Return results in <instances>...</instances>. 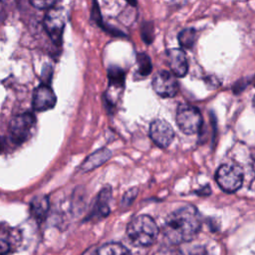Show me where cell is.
I'll return each mask as SVG.
<instances>
[{
  "instance_id": "8992f818",
  "label": "cell",
  "mask_w": 255,
  "mask_h": 255,
  "mask_svg": "<svg viewBox=\"0 0 255 255\" xmlns=\"http://www.w3.org/2000/svg\"><path fill=\"white\" fill-rule=\"evenodd\" d=\"M68 14L64 7H53L48 10L44 18V27L55 45L62 44L63 31Z\"/></svg>"
},
{
  "instance_id": "ffe728a7",
  "label": "cell",
  "mask_w": 255,
  "mask_h": 255,
  "mask_svg": "<svg viewBox=\"0 0 255 255\" xmlns=\"http://www.w3.org/2000/svg\"><path fill=\"white\" fill-rule=\"evenodd\" d=\"M136 194H137V188H131V189L128 190V191L125 193V195H124L123 202H124L125 204H128H128L133 200V198L136 196Z\"/></svg>"
},
{
  "instance_id": "277c9868",
  "label": "cell",
  "mask_w": 255,
  "mask_h": 255,
  "mask_svg": "<svg viewBox=\"0 0 255 255\" xmlns=\"http://www.w3.org/2000/svg\"><path fill=\"white\" fill-rule=\"evenodd\" d=\"M176 124L185 134L198 132L202 126V116L200 111L191 105L180 104L176 110Z\"/></svg>"
},
{
  "instance_id": "52a82bcc",
  "label": "cell",
  "mask_w": 255,
  "mask_h": 255,
  "mask_svg": "<svg viewBox=\"0 0 255 255\" xmlns=\"http://www.w3.org/2000/svg\"><path fill=\"white\" fill-rule=\"evenodd\" d=\"M151 85L154 92L162 98L174 97L178 92V82L174 75L164 70L153 76Z\"/></svg>"
},
{
  "instance_id": "7402d4cb",
  "label": "cell",
  "mask_w": 255,
  "mask_h": 255,
  "mask_svg": "<svg viewBox=\"0 0 255 255\" xmlns=\"http://www.w3.org/2000/svg\"><path fill=\"white\" fill-rule=\"evenodd\" d=\"M253 107H254V109H255V97H254V99H253Z\"/></svg>"
},
{
  "instance_id": "d6986e66",
  "label": "cell",
  "mask_w": 255,
  "mask_h": 255,
  "mask_svg": "<svg viewBox=\"0 0 255 255\" xmlns=\"http://www.w3.org/2000/svg\"><path fill=\"white\" fill-rule=\"evenodd\" d=\"M35 8H38V9H46L48 8L51 9L53 8V6L56 4L55 1H43V0H39V1H31L30 2Z\"/></svg>"
},
{
  "instance_id": "ba28073f",
  "label": "cell",
  "mask_w": 255,
  "mask_h": 255,
  "mask_svg": "<svg viewBox=\"0 0 255 255\" xmlns=\"http://www.w3.org/2000/svg\"><path fill=\"white\" fill-rule=\"evenodd\" d=\"M149 135L159 147H167L174 137V130L170 124L161 119L154 120L149 127Z\"/></svg>"
},
{
  "instance_id": "7a4b0ae2",
  "label": "cell",
  "mask_w": 255,
  "mask_h": 255,
  "mask_svg": "<svg viewBox=\"0 0 255 255\" xmlns=\"http://www.w3.org/2000/svg\"><path fill=\"white\" fill-rule=\"evenodd\" d=\"M127 234L132 244L148 246L156 239L158 227L150 216L141 214L129 221L127 227Z\"/></svg>"
},
{
  "instance_id": "9c48e42d",
  "label": "cell",
  "mask_w": 255,
  "mask_h": 255,
  "mask_svg": "<svg viewBox=\"0 0 255 255\" xmlns=\"http://www.w3.org/2000/svg\"><path fill=\"white\" fill-rule=\"evenodd\" d=\"M57 102L56 95L50 86L47 84L39 85L33 92L32 105L37 112H44L55 107Z\"/></svg>"
},
{
  "instance_id": "3957f363",
  "label": "cell",
  "mask_w": 255,
  "mask_h": 255,
  "mask_svg": "<svg viewBox=\"0 0 255 255\" xmlns=\"http://www.w3.org/2000/svg\"><path fill=\"white\" fill-rule=\"evenodd\" d=\"M242 168L232 162L221 164L215 172V180L219 187L225 192H235L243 183Z\"/></svg>"
},
{
  "instance_id": "7c38bea8",
  "label": "cell",
  "mask_w": 255,
  "mask_h": 255,
  "mask_svg": "<svg viewBox=\"0 0 255 255\" xmlns=\"http://www.w3.org/2000/svg\"><path fill=\"white\" fill-rule=\"evenodd\" d=\"M20 242V234L16 229H13L4 224L1 227V251L5 255L17 247Z\"/></svg>"
},
{
  "instance_id": "8fae6325",
  "label": "cell",
  "mask_w": 255,
  "mask_h": 255,
  "mask_svg": "<svg viewBox=\"0 0 255 255\" xmlns=\"http://www.w3.org/2000/svg\"><path fill=\"white\" fill-rule=\"evenodd\" d=\"M109 91L106 94V100L110 105H115V94L120 95V90H123L125 73L118 67H112L109 69Z\"/></svg>"
},
{
  "instance_id": "e0dca14e",
  "label": "cell",
  "mask_w": 255,
  "mask_h": 255,
  "mask_svg": "<svg viewBox=\"0 0 255 255\" xmlns=\"http://www.w3.org/2000/svg\"><path fill=\"white\" fill-rule=\"evenodd\" d=\"M196 39V31L193 28H186L178 34V43L184 49H190Z\"/></svg>"
},
{
  "instance_id": "ac0fdd59",
  "label": "cell",
  "mask_w": 255,
  "mask_h": 255,
  "mask_svg": "<svg viewBox=\"0 0 255 255\" xmlns=\"http://www.w3.org/2000/svg\"><path fill=\"white\" fill-rule=\"evenodd\" d=\"M137 72L141 76H147L151 72V62L149 57L144 53H138L136 56Z\"/></svg>"
},
{
  "instance_id": "30bf717a",
  "label": "cell",
  "mask_w": 255,
  "mask_h": 255,
  "mask_svg": "<svg viewBox=\"0 0 255 255\" xmlns=\"http://www.w3.org/2000/svg\"><path fill=\"white\" fill-rule=\"evenodd\" d=\"M168 66L176 77H184L188 71V63L183 50L171 48L166 51Z\"/></svg>"
},
{
  "instance_id": "9a60e30c",
  "label": "cell",
  "mask_w": 255,
  "mask_h": 255,
  "mask_svg": "<svg viewBox=\"0 0 255 255\" xmlns=\"http://www.w3.org/2000/svg\"><path fill=\"white\" fill-rule=\"evenodd\" d=\"M112 197V189L111 187L105 186L99 193L98 198H97V203H96V208L97 211L100 213L101 216H106L110 212V207L109 203Z\"/></svg>"
},
{
  "instance_id": "6da1fadb",
  "label": "cell",
  "mask_w": 255,
  "mask_h": 255,
  "mask_svg": "<svg viewBox=\"0 0 255 255\" xmlns=\"http://www.w3.org/2000/svg\"><path fill=\"white\" fill-rule=\"evenodd\" d=\"M201 219L193 205L182 206L171 212L162 227L164 237L172 244L190 241L198 233Z\"/></svg>"
},
{
  "instance_id": "5b68a950",
  "label": "cell",
  "mask_w": 255,
  "mask_h": 255,
  "mask_svg": "<svg viewBox=\"0 0 255 255\" xmlns=\"http://www.w3.org/2000/svg\"><path fill=\"white\" fill-rule=\"evenodd\" d=\"M35 124L36 118L30 112L15 116L9 124V134L12 142L15 144L25 142L31 136Z\"/></svg>"
},
{
  "instance_id": "2e32d148",
  "label": "cell",
  "mask_w": 255,
  "mask_h": 255,
  "mask_svg": "<svg viewBox=\"0 0 255 255\" xmlns=\"http://www.w3.org/2000/svg\"><path fill=\"white\" fill-rule=\"evenodd\" d=\"M96 255H129L128 250L120 243H108L102 246Z\"/></svg>"
},
{
  "instance_id": "5bb4252c",
  "label": "cell",
  "mask_w": 255,
  "mask_h": 255,
  "mask_svg": "<svg viewBox=\"0 0 255 255\" xmlns=\"http://www.w3.org/2000/svg\"><path fill=\"white\" fill-rule=\"evenodd\" d=\"M31 214L38 221L43 220L49 210V199L45 195H37L31 200L30 204Z\"/></svg>"
},
{
  "instance_id": "44dd1931",
  "label": "cell",
  "mask_w": 255,
  "mask_h": 255,
  "mask_svg": "<svg viewBox=\"0 0 255 255\" xmlns=\"http://www.w3.org/2000/svg\"><path fill=\"white\" fill-rule=\"evenodd\" d=\"M252 168H253V170H254V172H255V160L253 161V164H252Z\"/></svg>"
},
{
  "instance_id": "4fadbf2b",
  "label": "cell",
  "mask_w": 255,
  "mask_h": 255,
  "mask_svg": "<svg viewBox=\"0 0 255 255\" xmlns=\"http://www.w3.org/2000/svg\"><path fill=\"white\" fill-rule=\"evenodd\" d=\"M112 155V151L108 148H101L92 154H90L81 164L80 168L83 171H90L100 165H102L104 162H106Z\"/></svg>"
}]
</instances>
